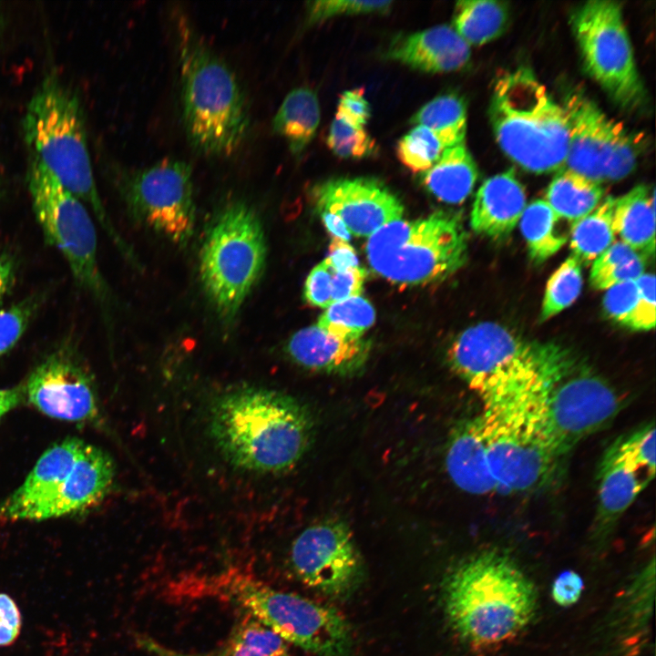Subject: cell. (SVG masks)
<instances>
[{"label":"cell","mask_w":656,"mask_h":656,"mask_svg":"<svg viewBox=\"0 0 656 656\" xmlns=\"http://www.w3.org/2000/svg\"><path fill=\"white\" fill-rule=\"evenodd\" d=\"M2 30H3V19H2V15H0V36H1Z\"/></svg>","instance_id":"9f6ffc18"},{"label":"cell","mask_w":656,"mask_h":656,"mask_svg":"<svg viewBox=\"0 0 656 656\" xmlns=\"http://www.w3.org/2000/svg\"><path fill=\"white\" fill-rule=\"evenodd\" d=\"M615 200L607 196L593 211L571 225L570 249L581 264L592 263L616 241L612 223Z\"/></svg>","instance_id":"d6a6232c"},{"label":"cell","mask_w":656,"mask_h":656,"mask_svg":"<svg viewBox=\"0 0 656 656\" xmlns=\"http://www.w3.org/2000/svg\"><path fill=\"white\" fill-rule=\"evenodd\" d=\"M598 474V507L592 534L597 542H603L652 477L609 449L601 458Z\"/></svg>","instance_id":"cb8c5ba5"},{"label":"cell","mask_w":656,"mask_h":656,"mask_svg":"<svg viewBox=\"0 0 656 656\" xmlns=\"http://www.w3.org/2000/svg\"><path fill=\"white\" fill-rule=\"evenodd\" d=\"M446 471L460 489L472 495L499 490L488 465L487 448L478 416L457 424L446 454Z\"/></svg>","instance_id":"d4e9b609"},{"label":"cell","mask_w":656,"mask_h":656,"mask_svg":"<svg viewBox=\"0 0 656 656\" xmlns=\"http://www.w3.org/2000/svg\"><path fill=\"white\" fill-rule=\"evenodd\" d=\"M291 562L305 585L335 600L348 599L364 578L352 533L340 521H325L304 529L292 543Z\"/></svg>","instance_id":"2e32d148"},{"label":"cell","mask_w":656,"mask_h":656,"mask_svg":"<svg viewBox=\"0 0 656 656\" xmlns=\"http://www.w3.org/2000/svg\"><path fill=\"white\" fill-rule=\"evenodd\" d=\"M477 167L465 142L446 148L437 161L421 173L423 186L437 200L460 204L472 193Z\"/></svg>","instance_id":"83f0119b"},{"label":"cell","mask_w":656,"mask_h":656,"mask_svg":"<svg viewBox=\"0 0 656 656\" xmlns=\"http://www.w3.org/2000/svg\"><path fill=\"white\" fill-rule=\"evenodd\" d=\"M24 393L33 406L52 418L83 423L97 415L93 380L67 346L53 352L35 368Z\"/></svg>","instance_id":"e0dca14e"},{"label":"cell","mask_w":656,"mask_h":656,"mask_svg":"<svg viewBox=\"0 0 656 656\" xmlns=\"http://www.w3.org/2000/svg\"><path fill=\"white\" fill-rule=\"evenodd\" d=\"M654 191L638 185L619 199L613 209V229L620 241L643 256L653 255L655 250Z\"/></svg>","instance_id":"4316f807"},{"label":"cell","mask_w":656,"mask_h":656,"mask_svg":"<svg viewBox=\"0 0 656 656\" xmlns=\"http://www.w3.org/2000/svg\"><path fill=\"white\" fill-rule=\"evenodd\" d=\"M200 591L241 608L286 642L318 656H348L353 639L335 609L277 590L238 569L202 579Z\"/></svg>","instance_id":"52a82bcc"},{"label":"cell","mask_w":656,"mask_h":656,"mask_svg":"<svg viewBox=\"0 0 656 656\" xmlns=\"http://www.w3.org/2000/svg\"><path fill=\"white\" fill-rule=\"evenodd\" d=\"M646 257L620 241H615L592 263L589 282L596 290L636 281L645 272Z\"/></svg>","instance_id":"e575fe53"},{"label":"cell","mask_w":656,"mask_h":656,"mask_svg":"<svg viewBox=\"0 0 656 656\" xmlns=\"http://www.w3.org/2000/svg\"><path fill=\"white\" fill-rule=\"evenodd\" d=\"M22 628V617L15 600L5 593H0V647L14 643Z\"/></svg>","instance_id":"681fc988"},{"label":"cell","mask_w":656,"mask_h":656,"mask_svg":"<svg viewBox=\"0 0 656 656\" xmlns=\"http://www.w3.org/2000/svg\"><path fill=\"white\" fill-rule=\"evenodd\" d=\"M410 122L429 128L446 149L464 143L466 133V103L453 93L436 97L420 108Z\"/></svg>","instance_id":"836d02e7"},{"label":"cell","mask_w":656,"mask_h":656,"mask_svg":"<svg viewBox=\"0 0 656 656\" xmlns=\"http://www.w3.org/2000/svg\"><path fill=\"white\" fill-rule=\"evenodd\" d=\"M331 278V269L324 260L312 269L303 288V296L309 304L321 308L333 304Z\"/></svg>","instance_id":"bcb514c9"},{"label":"cell","mask_w":656,"mask_h":656,"mask_svg":"<svg viewBox=\"0 0 656 656\" xmlns=\"http://www.w3.org/2000/svg\"><path fill=\"white\" fill-rule=\"evenodd\" d=\"M200 251V279L219 316L234 320L261 278L267 258L261 219L243 200H231L216 215Z\"/></svg>","instance_id":"30bf717a"},{"label":"cell","mask_w":656,"mask_h":656,"mask_svg":"<svg viewBox=\"0 0 656 656\" xmlns=\"http://www.w3.org/2000/svg\"><path fill=\"white\" fill-rule=\"evenodd\" d=\"M26 182L46 241L66 259L77 282L102 303L109 290L99 269L96 227L88 208L31 155Z\"/></svg>","instance_id":"8fae6325"},{"label":"cell","mask_w":656,"mask_h":656,"mask_svg":"<svg viewBox=\"0 0 656 656\" xmlns=\"http://www.w3.org/2000/svg\"><path fill=\"white\" fill-rule=\"evenodd\" d=\"M562 106L569 128L564 168L600 184L635 170L643 150L641 135L610 118L582 92L569 94Z\"/></svg>","instance_id":"9a60e30c"},{"label":"cell","mask_w":656,"mask_h":656,"mask_svg":"<svg viewBox=\"0 0 656 656\" xmlns=\"http://www.w3.org/2000/svg\"><path fill=\"white\" fill-rule=\"evenodd\" d=\"M541 388L485 405L478 415L490 471L499 490L527 492L548 485L563 457L541 417Z\"/></svg>","instance_id":"9c48e42d"},{"label":"cell","mask_w":656,"mask_h":656,"mask_svg":"<svg viewBox=\"0 0 656 656\" xmlns=\"http://www.w3.org/2000/svg\"><path fill=\"white\" fill-rule=\"evenodd\" d=\"M623 404L611 384L576 355L539 393L545 431L562 457L610 424Z\"/></svg>","instance_id":"4fadbf2b"},{"label":"cell","mask_w":656,"mask_h":656,"mask_svg":"<svg viewBox=\"0 0 656 656\" xmlns=\"http://www.w3.org/2000/svg\"><path fill=\"white\" fill-rule=\"evenodd\" d=\"M331 272L333 303L352 297L361 296L366 278V271L364 268L359 266L343 271L331 269Z\"/></svg>","instance_id":"c3c4849f"},{"label":"cell","mask_w":656,"mask_h":656,"mask_svg":"<svg viewBox=\"0 0 656 656\" xmlns=\"http://www.w3.org/2000/svg\"><path fill=\"white\" fill-rule=\"evenodd\" d=\"M375 311L362 297H352L331 304L319 317L317 326L343 340H358L373 326Z\"/></svg>","instance_id":"d590c367"},{"label":"cell","mask_w":656,"mask_h":656,"mask_svg":"<svg viewBox=\"0 0 656 656\" xmlns=\"http://www.w3.org/2000/svg\"><path fill=\"white\" fill-rule=\"evenodd\" d=\"M574 356L561 344L529 340L493 322L467 327L447 351L453 371L485 405L543 385Z\"/></svg>","instance_id":"5b68a950"},{"label":"cell","mask_w":656,"mask_h":656,"mask_svg":"<svg viewBox=\"0 0 656 656\" xmlns=\"http://www.w3.org/2000/svg\"><path fill=\"white\" fill-rule=\"evenodd\" d=\"M392 1L319 0L307 3V22L315 24L340 15L386 13Z\"/></svg>","instance_id":"7bdbcfd3"},{"label":"cell","mask_w":656,"mask_h":656,"mask_svg":"<svg viewBox=\"0 0 656 656\" xmlns=\"http://www.w3.org/2000/svg\"><path fill=\"white\" fill-rule=\"evenodd\" d=\"M623 461L652 478L655 474V426L646 423L616 439L609 447Z\"/></svg>","instance_id":"f35d334b"},{"label":"cell","mask_w":656,"mask_h":656,"mask_svg":"<svg viewBox=\"0 0 656 656\" xmlns=\"http://www.w3.org/2000/svg\"><path fill=\"white\" fill-rule=\"evenodd\" d=\"M15 262L7 254H0V302L11 290L15 278Z\"/></svg>","instance_id":"f5cc1de1"},{"label":"cell","mask_w":656,"mask_h":656,"mask_svg":"<svg viewBox=\"0 0 656 656\" xmlns=\"http://www.w3.org/2000/svg\"><path fill=\"white\" fill-rule=\"evenodd\" d=\"M446 149L436 135L425 126L416 125L396 144L400 162L415 173L430 169Z\"/></svg>","instance_id":"74e56055"},{"label":"cell","mask_w":656,"mask_h":656,"mask_svg":"<svg viewBox=\"0 0 656 656\" xmlns=\"http://www.w3.org/2000/svg\"><path fill=\"white\" fill-rule=\"evenodd\" d=\"M320 211L337 215L351 235L369 237L384 225L402 219L404 206L380 181L370 178H340L313 190Z\"/></svg>","instance_id":"ac0fdd59"},{"label":"cell","mask_w":656,"mask_h":656,"mask_svg":"<svg viewBox=\"0 0 656 656\" xmlns=\"http://www.w3.org/2000/svg\"><path fill=\"white\" fill-rule=\"evenodd\" d=\"M583 587V580L578 573L564 571L553 581L551 595L558 605L569 607L579 600Z\"/></svg>","instance_id":"f907efd6"},{"label":"cell","mask_w":656,"mask_h":656,"mask_svg":"<svg viewBox=\"0 0 656 656\" xmlns=\"http://www.w3.org/2000/svg\"><path fill=\"white\" fill-rule=\"evenodd\" d=\"M209 431L220 453L232 466L274 473L292 466L302 456L310 443L312 421L292 397L244 385L214 399Z\"/></svg>","instance_id":"6da1fadb"},{"label":"cell","mask_w":656,"mask_h":656,"mask_svg":"<svg viewBox=\"0 0 656 656\" xmlns=\"http://www.w3.org/2000/svg\"><path fill=\"white\" fill-rule=\"evenodd\" d=\"M328 148L342 159H361L374 153V140L364 128L352 126L334 118L326 138Z\"/></svg>","instance_id":"ab89813d"},{"label":"cell","mask_w":656,"mask_h":656,"mask_svg":"<svg viewBox=\"0 0 656 656\" xmlns=\"http://www.w3.org/2000/svg\"><path fill=\"white\" fill-rule=\"evenodd\" d=\"M23 131L31 155L93 212L118 251L134 261L135 254L115 229L100 199L81 104L55 76L46 77L32 96Z\"/></svg>","instance_id":"277c9868"},{"label":"cell","mask_w":656,"mask_h":656,"mask_svg":"<svg viewBox=\"0 0 656 656\" xmlns=\"http://www.w3.org/2000/svg\"><path fill=\"white\" fill-rule=\"evenodd\" d=\"M285 349L292 360L302 367L344 375L363 368L370 354L371 343L363 338L343 340L312 325L293 333Z\"/></svg>","instance_id":"44dd1931"},{"label":"cell","mask_w":656,"mask_h":656,"mask_svg":"<svg viewBox=\"0 0 656 656\" xmlns=\"http://www.w3.org/2000/svg\"><path fill=\"white\" fill-rule=\"evenodd\" d=\"M114 477L115 465L109 455L85 443L66 479L25 520L60 518L94 507L108 493Z\"/></svg>","instance_id":"d6986e66"},{"label":"cell","mask_w":656,"mask_h":656,"mask_svg":"<svg viewBox=\"0 0 656 656\" xmlns=\"http://www.w3.org/2000/svg\"><path fill=\"white\" fill-rule=\"evenodd\" d=\"M603 195L601 184L563 168L551 180L545 200L559 218L572 225L593 211Z\"/></svg>","instance_id":"f546056e"},{"label":"cell","mask_w":656,"mask_h":656,"mask_svg":"<svg viewBox=\"0 0 656 656\" xmlns=\"http://www.w3.org/2000/svg\"><path fill=\"white\" fill-rule=\"evenodd\" d=\"M320 213L324 227L333 238L350 241L352 235L344 222L337 215L329 211H320Z\"/></svg>","instance_id":"db71d44e"},{"label":"cell","mask_w":656,"mask_h":656,"mask_svg":"<svg viewBox=\"0 0 656 656\" xmlns=\"http://www.w3.org/2000/svg\"><path fill=\"white\" fill-rule=\"evenodd\" d=\"M364 93L362 87L344 91L340 96L335 117L352 126L364 128L371 117V108Z\"/></svg>","instance_id":"7dc6e473"},{"label":"cell","mask_w":656,"mask_h":656,"mask_svg":"<svg viewBox=\"0 0 656 656\" xmlns=\"http://www.w3.org/2000/svg\"><path fill=\"white\" fill-rule=\"evenodd\" d=\"M527 206L526 191L514 169L486 179L477 191L470 213V226L493 240L507 237Z\"/></svg>","instance_id":"603a6c76"},{"label":"cell","mask_w":656,"mask_h":656,"mask_svg":"<svg viewBox=\"0 0 656 656\" xmlns=\"http://www.w3.org/2000/svg\"><path fill=\"white\" fill-rule=\"evenodd\" d=\"M571 26L589 75L621 108H641L646 90L620 4L612 0L588 1L573 12Z\"/></svg>","instance_id":"7c38bea8"},{"label":"cell","mask_w":656,"mask_h":656,"mask_svg":"<svg viewBox=\"0 0 656 656\" xmlns=\"http://www.w3.org/2000/svg\"><path fill=\"white\" fill-rule=\"evenodd\" d=\"M655 561H651L643 569L633 580L626 593V608L628 618L634 620L633 629L640 628L641 624L647 622L652 612L655 581Z\"/></svg>","instance_id":"b9f144b4"},{"label":"cell","mask_w":656,"mask_h":656,"mask_svg":"<svg viewBox=\"0 0 656 656\" xmlns=\"http://www.w3.org/2000/svg\"><path fill=\"white\" fill-rule=\"evenodd\" d=\"M177 46L186 138L204 156L228 157L242 144L251 126L242 87L182 15L177 21Z\"/></svg>","instance_id":"3957f363"},{"label":"cell","mask_w":656,"mask_h":656,"mask_svg":"<svg viewBox=\"0 0 656 656\" xmlns=\"http://www.w3.org/2000/svg\"><path fill=\"white\" fill-rule=\"evenodd\" d=\"M470 46L451 26L439 25L399 36L385 57L426 73L456 71L468 63Z\"/></svg>","instance_id":"ffe728a7"},{"label":"cell","mask_w":656,"mask_h":656,"mask_svg":"<svg viewBox=\"0 0 656 656\" xmlns=\"http://www.w3.org/2000/svg\"><path fill=\"white\" fill-rule=\"evenodd\" d=\"M365 253L373 271L390 282L418 285L443 281L467 259V238L458 215L389 222L368 237Z\"/></svg>","instance_id":"ba28073f"},{"label":"cell","mask_w":656,"mask_h":656,"mask_svg":"<svg viewBox=\"0 0 656 656\" xmlns=\"http://www.w3.org/2000/svg\"><path fill=\"white\" fill-rule=\"evenodd\" d=\"M84 444L77 438H67L46 450L24 483L1 505L0 517L25 520L26 515L66 479Z\"/></svg>","instance_id":"7402d4cb"},{"label":"cell","mask_w":656,"mask_h":656,"mask_svg":"<svg viewBox=\"0 0 656 656\" xmlns=\"http://www.w3.org/2000/svg\"><path fill=\"white\" fill-rule=\"evenodd\" d=\"M508 20L503 2L463 0L456 4L453 28L469 45L481 46L499 36Z\"/></svg>","instance_id":"1f68e13d"},{"label":"cell","mask_w":656,"mask_h":656,"mask_svg":"<svg viewBox=\"0 0 656 656\" xmlns=\"http://www.w3.org/2000/svg\"><path fill=\"white\" fill-rule=\"evenodd\" d=\"M25 396L24 386L0 389V419L16 407Z\"/></svg>","instance_id":"11a10c76"},{"label":"cell","mask_w":656,"mask_h":656,"mask_svg":"<svg viewBox=\"0 0 656 656\" xmlns=\"http://www.w3.org/2000/svg\"><path fill=\"white\" fill-rule=\"evenodd\" d=\"M581 263L568 257L549 277L542 301L540 321H547L570 306L582 289Z\"/></svg>","instance_id":"8d00e7d4"},{"label":"cell","mask_w":656,"mask_h":656,"mask_svg":"<svg viewBox=\"0 0 656 656\" xmlns=\"http://www.w3.org/2000/svg\"><path fill=\"white\" fill-rule=\"evenodd\" d=\"M559 218L545 200L526 206L519 220L530 259L540 264L556 254L567 242L569 232L560 226Z\"/></svg>","instance_id":"4dcf8cb0"},{"label":"cell","mask_w":656,"mask_h":656,"mask_svg":"<svg viewBox=\"0 0 656 656\" xmlns=\"http://www.w3.org/2000/svg\"><path fill=\"white\" fill-rule=\"evenodd\" d=\"M331 269L343 271L359 267V259L354 248L347 241L333 238L329 244V253L324 259Z\"/></svg>","instance_id":"816d5d0a"},{"label":"cell","mask_w":656,"mask_h":656,"mask_svg":"<svg viewBox=\"0 0 656 656\" xmlns=\"http://www.w3.org/2000/svg\"><path fill=\"white\" fill-rule=\"evenodd\" d=\"M118 184L135 220L177 245L189 242L196 220L190 164L167 158L142 169L123 171Z\"/></svg>","instance_id":"5bb4252c"},{"label":"cell","mask_w":656,"mask_h":656,"mask_svg":"<svg viewBox=\"0 0 656 656\" xmlns=\"http://www.w3.org/2000/svg\"><path fill=\"white\" fill-rule=\"evenodd\" d=\"M496 139L522 169L540 174L564 168L569 128L563 106L528 67L500 74L488 108Z\"/></svg>","instance_id":"8992f818"},{"label":"cell","mask_w":656,"mask_h":656,"mask_svg":"<svg viewBox=\"0 0 656 656\" xmlns=\"http://www.w3.org/2000/svg\"><path fill=\"white\" fill-rule=\"evenodd\" d=\"M442 600L453 630L475 648L517 637L534 619V583L507 554L485 549L460 561L443 583Z\"/></svg>","instance_id":"7a4b0ae2"},{"label":"cell","mask_w":656,"mask_h":656,"mask_svg":"<svg viewBox=\"0 0 656 656\" xmlns=\"http://www.w3.org/2000/svg\"><path fill=\"white\" fill-rule=\"evenodd\" d=\"M138 645L155 656H291L287 642L251 617L245 615L219 648L202 653H185L168 649L148 637Z\"/></svg>","instance_id":"484cf974"},{"label":"cell","mask_w":656,"mask_h":656,"mask_svg":"<svg viewBox=\"0 0 656 656\" xmlns=\"http://www.w3.org/2000/svg\"><path fill=\"white\" fill-rule=\"evenodd\" d=\"M639 299L626 327L636 331H649L655 326V276L644 272L636 280Z\"/></svg>","instance_id":"ee69618b"},{"label":"cell","mask_w":656,"mask_h":656,"mask_svg":"<svg viewBox=\"0 0 656 656\" xmlns=\"http://www.w3.org/2000/svg\"><path fill=\"white\" fill-rule=\"evenodd\" d=\"M320 118L319 100L313 90L297 87L284 97L272 118V128L285 139L293 155H300L313 138Z\"/></svg>","instance_id":"f1b7e54d"},{"label":"cell","mask_w":656,"mask_h":656,"mask_svg":"<svg viewBox=\"0 0 656 656\" xmlns=\"http://www.w3.org/2000/svg\"><path fill=\"white\" fill-rule=\"evenodd\" d=\"M605 292L603 307L607 315L626 326L639 299L636 281L612 286Z\"/></svg>","instance_id":"f6af8a7d"},{"label":"cell","mask_w":656,"mask_h":656,"mask_svg":"<svg viewBox=\"0 0 656 656\" xmlns=\"http://www.w3.org/2000/svg\"><path fill=\"white\" fill-rule=\"evenodd\" d=\"M39 306L36 296L0 310V358L18 343Z\"/></svg>","instance_id":"60d3db41"}]
</instances>
